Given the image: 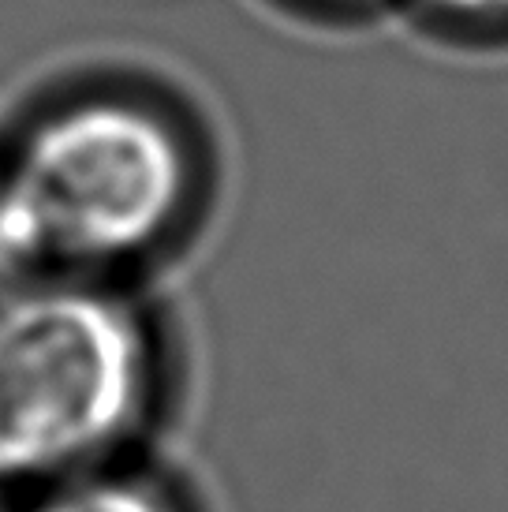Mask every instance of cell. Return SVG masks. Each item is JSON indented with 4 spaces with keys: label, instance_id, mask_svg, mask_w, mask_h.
<instances>
[{
    "label": "cell",
    "instance_id": "5",
    "mask_svg": "<svg viewBox=\"0 0 508 512\" xmlns=\"http://www.w3.org/2000/svg\"><path fill=\"white\" fill-rule=\"evenodd\" d=\"M423 4L456 30L508 38V0H423Z\"/></svg>",
    "mask_w": 508,
    "mask_h": 512
},
{
    "label": "cell",
    "instance_id": "2",
    "mask_svg": "<svg viewBox=\"0 0 508 512\" xmlns=\"http://www.w3.org/2000/svg\"><path fill=\"white\" fill-rule=\"evenodd\" d=\"M45 273L127 281L187 221L195 176L172 124L131 101H83L4 161Z\"/></svg>",
    "mask_w": 508,
    "mask_h": 512
},
{
    "label": "cell",
    "instance_id": "1",
    "mask_svg": "<svg viewBox=\"0 0 508 512\" xmlns=\"http://www.w3.org/2000/svg\"><path fill=\"white\" fill-rule=\"evenodd\" d=\"M176 341L127 281L38 273L0 296V498L154 449Z\"/></svg>",
    "mask_w": 508,
    "mask_h": 512
},
{
    "label": "cell",
    "instance_id": "6",
    "mask_svg": "<svg viewBox=\"0 0 508 512\" xmlns=\"http://www.w3.org/2000/svg\"><path fill=\"white\" fill-rule=\"evenodd\" d=\"M333 4H340V0H333Z\"/></svg>",
    "mask_w": 508,
    "mask_h": 512
},
{
    "label": "cell",
    "instance_id": "4",
    "mask_svg": "<svg viewBox=\"0 0 508 512\" xmlns=\"http://www.w3.org/2000/svg\"><path fill=\"white\" fill-rule=\"evenodd\" d=\"M38 273H45V266L30 232V217L15 195L8 169L0 165V296Z\"/></svg>",
    "mask_w": 508,
    "mask_h": 512
},
{
    "label": "cell",
    "instance_id": "3",
    "mask_svg": "<svg viewBox=\"0 0 508 512\" xmlns=\"http://www.w3.org/2000/svg\"><path fill=\"white\" fill-rule=\"evenodd\" d=\"M157 449L0 498V512H206V501Z\"/></svg>",
    "mask_w": 508,
    "mask_h": 512
}]
</instances>
